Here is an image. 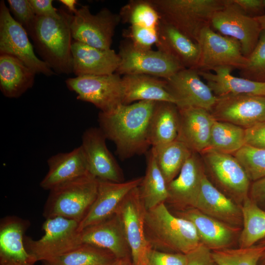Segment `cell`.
Wrapping results in <instances>:
<instances>
[{
	"label": "cell",
	"instance_id": "obj_1",
	"mask_svg": "<svg viewBox=\"0 0 265 265\" xmlns=\"http://www.w3.org/2000/svg\"><path fill=\"white\" fill-rule=\"evenodd\" d=\"M155 103L139 101L99 112V128L106 138L114 143L122 160L148 153L151 147L149 126Z\"/></svg>",
	"mask_w": 265,
	"mask_h": 265
},
{
	"label": "cell",
	"instance_id": "obj_2",
	"mask_svg": "<svg viewBox=\"0 0 265 265\" xmlns=\"http://www.w3.org/2000/svg\"><path fill=\"white\" fill-rule=\"evenodd\" d=\"M58 17L37 16L28 32L33 46L44 61L54 72L72 73L71 24L73 14L63 8Z\"/></svg>",
	"mask_w": 265,
	"mask_h": 265
},
{
	"label": "cell",
	"instance_id": "obj_3",
	"mask_svg": "<svg viewBox=\"0 0 265 265\" xmlns=\"http://www.w3.org/2000/svg\"><path fill=\"white\" fill-rule=\"evenodd\" d=\"M144 230L151 248L159 251L186 254L201 244L193 224L172 214L165 203L146 211Z\"/></svg>",
	"mask_w": 265,
	"mask_h": 265
},
{
	"label": "cell",
	"instance_id": "obj_4",
	"mask_svg": "<svg viewBox=\"0 0 265 265\" xmlns=\"http://www.w3.org/2000/svg\"><path fill=\"white\" fill-rule=\"evenodd\" d=\"M227 0H150L161 21L197 43L200 32L211 26L214 14L223 8Z\"/></svg>",
	"mask_w": 265,
	"mask_h": 265
},
{
	"label": "cell",
	"instance_id": "obj_5",
	"mask_svg": "<svg viewBox=\"0 0 265 265\" xmlns=\"http://www.w3.org/2000/svg\"><path fill=\"white\" fill-rule=\"evenodd\" d=\"M99 180L89 173L50 190L43 215L80 222L87 214L98 192Z\"/></svg>",
	"mask_w": 265,
	"mask_h": 265
},
{
	"label": "cell",
	"instance_id": "obj_6",
	"mask_svg": "<svg viewBox=\"0 0 265 265\" xmlns=\"http://www.w3.org/2000/svg\"><path fill=\"white\" fill-rule=\"evenodd\" d=\"M79 224L62 217L47 218L43 225L44 234L41 238H24L26 249L37 261H48L66 253L82 244Z\"/></svg>",
	"mask_w": 265,
	"mask_h": 265
},
{
	"label": "cell",
	"instance_id": "obj_7",
	"mask_svg": "<svg viewBox=\"0 0 265 265\" xmlns=\"http://www.w3.org/2000/svg\"><path fill=\"white\" fill-rule=\"evenodd\" d=\"M118 75L142 74L166 79L184 68L174 58L159 50L138 49L130 41L119 47Z\"/></svg>",
	"mask_w": 265,
	"mask_h": 265
},
{
	"label": "cell",
	"instance_id": "obj_8",
	"mask_svg": "<svg viewBox=\"0 0 265 265\" xmlns=\"http://www.w3.org/2000/svg\"><path fill=\"white\" fill-rule=\"evenodd\" d=\"M205 170L208 171L221 192L238 201L248 197L250 180L245 170L232 154L207 149L201 154Z\"/></svg>",
	"mask_w": 265,
	"mask_h": 265
},
{
	"label": "cell",
	"instance_id": "obj_9",
	"mask_svg": "<svg viewBox=\"0 0 265 265\" xmlns=\"http://www.w3.org/2000/svg\"><path fill=\"white\" fill-rule=\"evenodd\" d=\"M65 83L78 100L92 104L101 112H108L123 104L122 78L117 73L76 77L67 79Z\"/></svg>",
	"mask_w": 265,
	"mask_h": 265
},
{
	"label": "cell",
	"instance_id": "obj_10",
	"mask_svg": "<svg viewBox=\"0 0 265 265\" xmlns=\"http://www.w3.org/2000/svg\"><path fill=\"white\" fill-rule=\"evenodd\" d=\"M25 28L12 17L4 0L0 1V54L14 56L36 74L47 76L54 72L35 53Z\"/></svg>",
	"mask_w": 265,
	"mask_h": 265
},
{
	"label": "cell",
	"instance_id": "obj_11",
	"mask_svg": "<svg viewBox=\"0 0 265 265\" xmlns=\"http://www.w3.org/2000/svg\"><path fill=\"white\" fill-rule=\"evenodd\" d=\"M120 21L119 14L113 13L107 8L93 14L89 6H82L72 17V38L97 48L110 49L115 29Z\"/></svg>",
	"mask_w": 265,
	"mask_h": 265
},
{
	"label": "cell",
	"instance_id": "obj_12",
	"mask_svg": "<svg viewBox=\"0 0 265 265\" xmlns=\"http://www.w3.org/2000/svg\"><path fill=\"white\" fill-rule=\"evenodd\" d=\"M197 43L200 49L199 71L222 66L241 70L246 64L247 58L243 55L239 42L218 33L210 26L202 29Z\"/></svg>",
	"mask_w": 265,
	"mask_h": 265
},
{
	"label": "cell",
	"instance_id": "obj_13",
	"mask_svg": "<svg viewBox=\"0 0 265 265\" xmlns=\"http://www.w3.org/2000/svg\"><path fill=\"white\" fill-rule=\"evenodd\" d=\"M210 26L218 33L237 39L246 57L256 47L262 32L256 19L246 14L233 0H227L225 6L214 14Z\"/></svg>",
	"mask_w": 265,
	"mask_h": 265
},
{
	"label": "cell",
	"instance_id": "obj_14",
	"mask_svg": "<svg viewBox=\"0 0 265 265\" xmlns=\"http://www.w3.org/2000/svg\"><path fill=\"white\" fill-rule=\"evenodd\" d=\"M146 211L138 186L125 196L116 212L123 224L133 265H147V254L151 248L145 234Z\"/></svg>",
	"mask_w": 265,
	"mask_h": 265
},
{
	"label": "cell",
	"instance_id": "obj_15",
	"mask_svg": "<svg viewBox=\"0 0 265 265\" xmlns=\"http://www.w3.org/2000/svg\"><path fill=\"white\" fill-rule=\"evenodd\" d=\"M210 112L216 120L246 129L265 122V96L239 94L217 97Z\"/></svg>",
	"mask_w": 265,
	"mask_h": 265
},
{
	"label": "cell",
	"instance_id": "obj_16",
	"mask_svg": "<svg viewBox=\"0 0 265 265\" xmlns=\"http://www.w3.org/2000/svg\"><path fill=\"white\" fill-rule=\"evenodd\" d=\"M200 77L198 69L184 68L164 79L179 108L195 107L211 111L217 97Z\"/></svg>",
	"mask_w": 265,
	"mask_h": 265
},
{
	"label": "cell",
	"instance_id": "obj_17",
	"mask_svg": "<svg viewBox=\"0 0 265 265\" xmlns=\"http://www.w3.org/2000/svg\"><path fill=\"white\" fill-rule=\"evenodd\" d=\"M106 137L99 128L86 129L82 135V147L89 172L99 180L124 182L122 171L108 149Z\"/></svg>",
	"mask_w": 265,
	"mask_h": 265
},
{
	"label": "cell",
	"instance_id": "obj_18",
	"mask_svg": "<svg viewBox=\"0 0 265 265\" xmlns=\"http://www.w3.org/2000/svg\"><path fill=\"white\" fill-rule=\"evenodd\" d=\"M143 177L117 183L99 180L96 197L87 214L80 222L79 231L97 224L115 214L125 196L139 186Z\"/></svg>",
	"mask_w": 265,
	"mask_h": 265
},
{
	"label": "cell",
	"instance_id": "obj_19",
	"mask_svg": "<svg viewBox=\"0 0 265 265\" xmlns=\"http://www.w3.org/2000/svg\"><path fill=\"white\" fill-rule=\"evenodd\" d=\"M205 174L201 155L193 152L178 176L167 185L168 202L181 210L194 208Z\"/></svg>",
	"mask_w": 265,
	"mask_h": 265
},
{
	"label": "cell",
	"instance_id": "obj_20",
	"mask_svg": "<svg viewBox=\"0 0 265 265\" xmlns=\"http://www.w3.org/2000/svg\"><path fill=\"white\" fill-rule=\"evenodd\" d=\"M80 232L81 243L89 244L107 250L117 259L131 258L122 221L116 213Z\"/></svg>",
	"mask_w": 265,
	"mask_h": 265
},
{
	"label": "cell",
	"instance_id": "obj_21",
	"mask_svg": "<svg viewBox=\"0 0 265 265\" xmlns=\"http://www.w3.org/2000/svg\"><path fill=\"white\" fill-rule=\"evenodd\" d=\"M72 73L76 77L115 73L120 63L118 53L111 49H101L73 40Z\"/></svg>",
	"mask_w": 265,
	"mask_h": 265
},
{
	"label": "cell",
	"instance_id": "obj_22",
	"mask_svg": "<svg viewBox=\"0 0 265 265\" xmlns=\"http://www.w3.org/2000/svg\"><path fill=\"white\" fill-rule=\"evenodd\" d=\"M177 139L192 152L201 154L208 149L212 125L215 120L210 111L200 107L179 108Z\"/></svg>",
	"mask_w": 265,
	"mask_h": 265
},
{
	"label": "cell",
	"instance_id": "obj_23",
	"mask_svg": "<svg viewBox=\"0 0 265 265\" xmlns=\"http://www.w3.org/2000/svg\"><path fill=\"white\" fill-rule=\"evenodd\" d=\"M194 208L234 227L242 223L241 208L214 186L206 173Z\"/></svg>",
	"mask_w": 265,
	"mask_h": 265
},
{
	"label": "cell",
	"instance_id": "obj_24",
	"mask_svg": "<svg viewBox=\"0 0 265 265\" xmlns=\"http://www.w3.org/2000/svg\"><path fill=\"white\" fill-rule=\"evenodd\" d=\"M177 216L190 221L196 229L201 243L212 251L229 248L235 238L236 229L234 227L196 208L181 210L177 212Z\"/></svg>",
	"mask_w": 265,
	"mask_h": 265
},
{
	"label": "cell",
	"instance_id": "obj_25",
	"mask_svg": "<svg viewBox=\"0 0 265 265\" xmlns=\"http://www.w3.org/2000/svg\"><path fill=\"white\" fill-rule=\"evenodd\" d=\"M26 223L16 217L3 219L0 225V265H34L36 258L24 242Z\"/></svg>",
	"mask_w": 265,
	"mask_h": 265
},
{
	"label": "cell",
	"instance_id": "obj_26",
	"mask_svg": "<svg viewBox=\"0 0 265 265\" xmlns=\"http://www.w3.org/2000/svg\"><path fill=\"white\" fill-rule=\"evenodd\" d=\"M49 170L40 183L45 190L53 188L89 173L86 158L81 146L67 153H59L47 160Z\"/></svg>",
	"mask_w": 265,
	"mask_h": 265
},
{
	"label": "cell",
	"instance_id": "obj_27",
	"mask_svg": "<svg viewBox=\"0 0 265 265\" xmlns=\"http://www.w3.org/2000/svg\"><path fill=\"white\" fill-rule=\"evenodd\" d=\"M156 45L158 50L174 58L184 68L197 69L200 57L197 43L160 20Z\"/></svg>",
	"mask_w": 265,
	"mask_h": 265
},
{
	"label": "cell",
	"instance_id": "obj_28",
	"mask_svg": "<svg viewBox=\"0 0 265 265\" xmlns=\"http://www.w3.org/2000/svg\"><path fill=\"white\" fill-rule=\"evenodd\" d=\"M233 69L222 66L214 68V73L199 70V73L216 97L239 94L265 96V82L234 76L231 74Z\"/></svg>",
	"mask_w": 265,
	"mask_h": 265
},
{
	"label": "cell",
	"instance_id": "obj_29",
	"mask_svg": "<svg viewBox=\"0 0 265 265\" xmlns=\"http://www.w3.org/2000/svg\"><path fill=\"white\" fill-rule=\"evenodd\" d=\"M122 82L123 104L143 101L167 102L175 104L163 79L142 74L127 75L122 78Z\"/></svg>",
	"mask_w": 265,
	"mask_h": 265
},
{
	"label": "cell",
	"instance_id": "obj_30",
	"mask_svg": "<svg viewBox=\"0 0 265 265\" xmlns=\"http://www.w3.org/2000/svg\"><path fill=\"white\" fill-rule=\"evenodd\" d=\"M35 74L17 57L0 54V90L5 97L21 96L33 86Z\"/></svg>",
	"mask_w": 265,
	"mask_h": 265
},
{
	"label": "cell",
	"instance_id": "obj_31",
	"mask_svg": "<svg viewBox=\"0 0 265 265\" xmlns=\"http://www.w3.org/2000/svg\"><path fill=\"white\" fill-rule=\"evenodd\" d=\"M179 110L174 103L156 102L149 126L151 148L164 146L177 139Z\"/></svg>",
	"mask_w": 265,
	"mask_h": 265
},
{
	"label": "cell",
	"instance_id": "obj_32",
	"mask_svg": "<svg viewBox=\"0 0 265 265\" xmlns=\"http://www.w3.org/2000/svg\"><path fill=\"white\" fill-rule=\"evenodd\" d=\"M138 187L146 210L165 203L168 198L167 184L151 150L147 154L145 175Z\"/></svg>",
	"mask_w": 265,
	"mask_h": 265
},
{
	"label": "cell",
	"instance_id": "obj_33",
	"mask_svg": "<svg viewBox=\"0 0 265 265\" xmlns=\"http://www.w3.org/2000/svg\"><path fill=\"white\" fill-rule=\"evenodd\" d=\"M150 150L167 185L178 176L183 166L193 152L177 139L166 145L151 148Z\"/></svg>",
	"mask_w": 265,
	"mask_h": 265
},
{
	"label": "cell",
	"instance_id": "obj_34",
	"mask_svg": "<svg viewBox=\"0 0 265 265\" xmlns=\"http://www.w3.org/2000/svg\"><path fill=\"white\" fill-rule=\"evenodd\" d=\"M118 259L109 251L87 243L51 260L44 265H113Z\"/></svg>",
	"mask_w": 265,
	"mask_h": 265
},
{
	"label": "cell",
	"instance_id": "obj_35",
	"mask_svg": "<svg viewBox=\"0 0 265 265\" xmlns=\"http://www.w3.org/2000/svg\"><path fill=\"white\" fill-rule=\"evenodd\" d=\"M241 207L243 229L239 238V247H248L265 239V211L248 196Z\"/></svg>",
	"mask_w": 265,
	"mask_h": 265
},
{
	"label": "cell",
	"instance_id": "obj_36",
	"mask_svg": "<svg viewBox=\"0 0 265 265\" xmlns=\"http://www.w3.org/2000/svg\"><path fill=\"white\" fill-rule=\"evenodd\" d=\"M245 129L235 124L215 120L208 149L234 155L245 145Z\"/></svg>",
	"mask_w": 265,
	"mask_h": 265
},
{
	"label": "cell",
	"instance_id": "obj_37",
	"mask_svg": "<svg viewBox=\"0 0 265 265\" xmlns=\"http://www.w3.org/2000/svg\"><path fill=\"white\" fill-rule=\"evenodd\" d=\"M120 20L130 26L158 29L159 16L150 0H130L119 13Z\"/></svg>",
	"mask_w": 265,
	"mask_h": 265
},
{
	"label": "cell",
	"instance_id": "obj_38",
	"mask_svg": "<svg viewBox=\"0 0 265 265\" xmlns=\"http://www.w3.org/2000/svg\"><path fill=\"white\" fill-rule=\"evenodd\" d=\"M265 252V244L248 247L227 248L212 251V257L218 265H257Z\"/></svg>",
	"mask_w": 265,
	"mask_h": 265
},
{
	"label": "cell",
	"instance_id": "obj_39",
	"mask_svg": "<svg viewBox=\"0 0 265 265\" xmlns=\"http://www.w3.org/2000/svg\"><path fill=\"white\" fill-rule=\"evenodd\" d=\"M233 155L250 181L254 182L265 177V149L245 145Z\"/></svg>",
	"mask_w": 265,
	"mask_h": 265
},
{
	"label": "cell",
	"instance_id": "obj_40",
	"mask_svg": "<svg viewBox=\"0 0 265 265\" xmlns=\"http://www.w3.org/2000/svg\"><path fill=\"white\" fill-rule=\"evenodd\" d=\"M247 58L246 64L240 70L241 77L253 81L265 82V31H262L256 47Z\"/></svg>",
	"mask_w": 265,
	"mask_h": 265
},
{
	"label": "cell",
	"instance_id": "obj_41",
	"mask_svg": "<svg viewBox=\"0 0 265 265\" xmlns=\"http://www.w3.org/2000/svg\"><path fill=\"white\" fill-rule=\"evenodd\" d=\"M158 29L137 26H130L123 32V35L135 47L143 50H151L158 40Z\"/></svg>",
	"mask_w": 265,
	"mask_h": 265
},
{
	"label": "cell",
	"instance_id": "obj_42",
	"mask_svg": "<svg viewBox=\"0 0 265 265\" xmlns=\"http://www.w3.org/2000/svg\"><path fill=\"white\" fill-rule=\"evenodd\" d=\"M9 10L13 18L27 33L31 29L36 17L29 0H8Z\"/></svg>",
	"mask_w": 265,
	"mask_h": 265
},
{
	"label": "cell",
	"instance_id": "obj_43",
	"mask_svg": "<svg viewBox=\"0 0 265 265\" xmlns=\"http://www.w3.org/2000/svg\"><path fill=\"white\" fill-rule=\"evenodd\" d=\"M186 254L164 252L150 248L147 254V265H186Z\"/></svg>",
	"mask_w": 265,
	"mask_h": 265
},
{
	"label": "cell",
	"instance_id": "obj_44",
	"mask_svg": "<svg viewBox=\"0 0 265 265\" xmlns=\"http://www.w3.org/2000/svg\"><path fill=\"white\" fill-rule=\"evenodd\" d=\"M186 255V265H218L212 257V250L202 244Z\"/></svg>",
	"mask_w": 265,
	"mask_h": 265
},
{
	"label": "cell",
	"instance_id": "obj_45",
	"mask_svg": "<svg viewBox=\"0 0 265 265\" xmlns=\"http://www.w3.org/2000/svg\"><path fill=\"white\" fill-rule=\"evenodd\" d=\"M245 145L265 149V122L245 129Z\"/></svg>",
	"mask_w": 265,
	"mask_h": 265
},
{
	"label": "cell",
	"instance_id": "obj_46",
	"mask_svg": "<svg viewBox=\"0 0 265 265\" xmlns=\"http://www.w3.org/2000/svg\"><path fill=\"white\" fill-rule=\"evenodd\" d=\"M248 16L256 18L265 14L264 0H233Z\"/></svg>",
	"mask_w": 265,
	"mask_h": 265
},
{
	"label": "cell",
	"instance_id": "obj_47",
	"mask_svg": "<svg viewBox=\"0 0 265 265\" xmlns=\"http://www.w3.org/2000/svg\"><path fill=\"white\" fill-rule=\"evenodd\" d=\"M33 11L37 16L58 17V9L54 8L52 0H29Z\"/></svg>",
	"mask_w": 265,
	"mask_h": 265
},
{
	"label": "cell",
	"instance_id": "obj_48",
	"mask_svg": "<svg viewBox=\"0 0 265 265\" xmlns=\"http://www.w3.org/2000/svg\"><path fill=\"white\" fill-rule=\"evenodd\" d=\"M250 192L254 201L265 202V177L254 182Z\"/></svg>",
	"mask_w": 265,
	"mask_h": 265
},
{
	"label": "cell",
	"instance_id": "obj_49",
	"mask_svg": "<svg viewBox=\"0 0 265 265\" xmlns=\"http://www.w3.org/2000/svg\"><path fill=\"white\" fill-rule=\"evenodd\" d=\"M63 5L66 7L67 10L71 13H76L77 10L76 8V4L77 3L76 0H59Z\"/></svg>",
	"mask_w": 265,
	"mask_h": 265
},
{
	"label": "cell",
	"instance_id": "obj_50",
	"mask_svg": "<svg viewBox=\"0 0 265 265\" xmlns=\"http://www.w3.org/2000/svg\"><path fill=\"white\" fill-rule=\"evenodd\" d=\"M113 265H133L131 257L118 259Z\"/></svg>",
	"mask_w": 265,
	"mask_h": 265
},
{
	"label": "cell",
	"instance_id": "obj_51",
	"mask_svg": "<svg viewBox=\"0 0 265 265\" xmlns=\"http://www.w3.org/2000/svg\"><path fill=\"white\" fill-rule=\"evenodd\" d=\"M264 2L265 4V0H264ZM255 18L256 19V20L259 24L262 31H265V14Z\"/></svg>",
	"mask_w": 265,
	"mask_h": 265
},
{
	"label": "cell",
	"instance_id": "obj_52",
	"mask_svg": "<svg viewBox=\"0 0 265 265\" xmlns=\"http://www.w3.org/2000/svg\"><path fill=\"white\" fill-rule=\"evenodd\" d=\"M257 265H265V252L260 259Z\"/></svg>",
	"mask_w": 265,
	"mask_h": 265
},
{
	"label": "cell",
	"instance_id": "obj_53",
	"mask_svg": "<svg viewBox=\"0 0 265 265\" xmlns=\"http://www.w3.org/2000/svg\"><path fill=\"white\" fill-rule=\"evenodd\" d=\"M261 244H265V239H263V240H262L261 241Z\"/></svg>",
	"mask_w": 265,
	"mask_h": 265
}]
</instances>
